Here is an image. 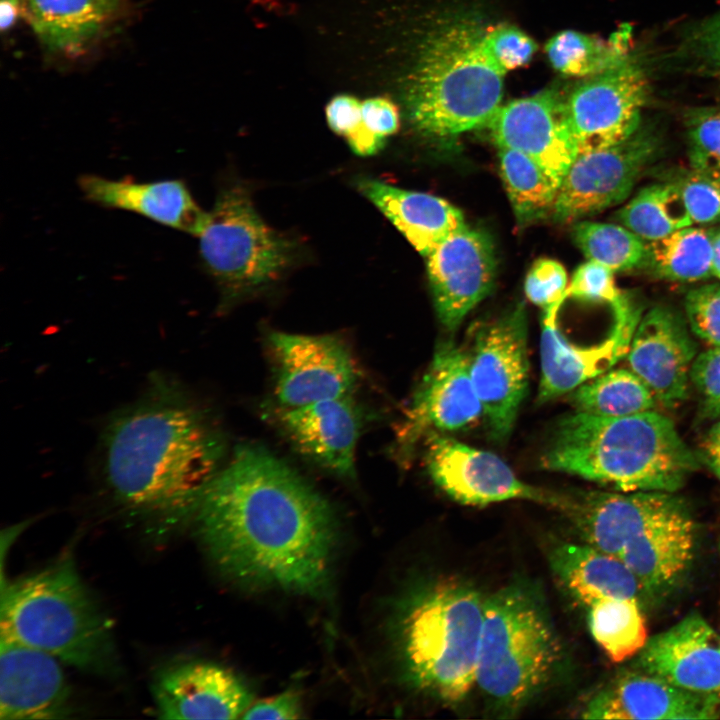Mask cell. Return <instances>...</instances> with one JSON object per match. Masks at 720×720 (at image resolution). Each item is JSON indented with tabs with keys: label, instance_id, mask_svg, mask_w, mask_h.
Returning <instances> with one entry per match:
<instances>
[{
	"label": "cell",
	"instance_id": "cell-1",
	"mask_svg": "<svg viewBox=\"0 0 720 720\" xmlns=\"http://www.w3.org/2000/svg\"><path fill=\"white\" fill-rule=\"evenodd\" d=\"M192 520L216 567L237 583L310 596L328 584L334 514L303 478L262 448L235 450Z\"/></svg>",
	"mask_w": 720,
	"mask_h": 720
},
{
	"label": "cell",
	"instance_id": "cell-2",
	"mask_svg": "<svg viewBox=\"0 0 720 720\" xmlns=\"http://www.w3.org/2000/svg\"><path fill=\"white\" fill-rule=\"evenodd\" d=\"M102 443V471L114 498L168 524L193 519L222 467L219 433L183 390L166 382L111 419Z\"/></svg>",
	"mask_w": 720,
	"mask_h": 720
},
{
	"label": "cell",
	"instance_id": "cell-3",
	"mask_svg": "<svg viewBox=\"0 0 720 720\" xmlns=\"http://www.w3.org/2000/svg\"><path fill=\"white\" fill-rule=\"evenodd\" d=\"M540 464L621 492L675 493L698 468L673 421L654 410L622 417L568 414L555 424Z\"/></svg>",
	"mask_w": 720,
	"mask_h": 720
},
{
	"label": "cell",
	"instance_id": "cell-4",
	"mask_svg": "<svg viewBox=\"0 0 720 720\" xmlns=\"http://www.w3.org/2000/svg\"><path fill=\"white\" fill-rule=\"evenodd\" d=\"M0 632L86 672L113 674L112 623L63 558L10 582L1 594Z\"/></svg>",
	"mask_w": 720,
	"mask_h": 720
},
{
	"label": "cell",
	"instance_id": "cell-5",
	"mask_svg": "<svg viewBox=\"0 0 720 720\" xmlns=\"http://www.w3.org/2000/svg\"><path fill=\"white\" fill-rule=\"evenodd\" d=\"M482 29L448 24L424 44L408 94L414 126L449 137L486 127L502 105V72L482 48Z\"/></svg>",
	"mask_w": 720,
	"mask_h": 720
},
{
	"label": "cell",
	"instance_id": "cell-6",
	"mask_svg": "<svg viewBox=\"0 0 720 720\" xmlns=\"http://www.w3.org/2000/svg\"><path fill=\"white\" fill-rule=\"evenodd\" d=\"M484 601L477 590L455 581L428 586L411 599L399 640L417 688L454 704L476 685Z\"/></svg>",
	"mask_w": 720,
	"mask_h": 720
},
{
	"label": "cell",
	"instance_id": "cell-7",
	"mask_svg": "<svg viewBox=\"0 0 720 720\" xmlns=\"http://www.w3.org/2000/svg\"><path fill=\"white\" fill-rule=\"evenodd\" d=\"M561 657L560 641L535 592L512 584L485 598L476 685L495 704L522 707L550 681Z\"/></svg>",
	"mask_w": 720,
	"mask_h": 720
},
{
	"label": "cell",
	"instance_id": "cell-8",
	"mask_svg": "<svg viewBox=\"0 0 720 720\" xmlns=\"http://www.w3.org/2000/svg\"><path fill=\"white\" fill-rule=\"evenodd\" d=\"M197 237L223 308L277 280L296 256L295 242L264 222L239 184L219 191Z\"/></svg>",
	"mask_w": 720,
	"mask_h": 720
},
{
	"label": "cell",
	"instance_id": "cell-9",
	"mask_svg": "<svg viewBox=\"0 0 720 720\" xmlns=\"http://www.w3.org/2000/svg\"><path fill=\"white\" fill-rule=\"evenodd\" d=\"M528 321L523 302L481 324L468 353L471 379L489 438L503 444L515 425L529 385Z\"/></svg>",
	"mask_w": 720,
	"mask_h": 720
},
{
	"label": "cell",
	"instance_id": "cell-10",
	"mask_svg": "<svg viewBox=\"0 0 720 720\" xmlns=\"http://www.w3.org/2000/svg\"><path fill=\"white\" fill-rule=\"evenodd\" d=\"M662 150L660 136L640 127L619 143L578 153L561 179L550 217L575 222L620 204Z\"/></svg>",
	"mask_w": 720,
	"mask_h": 720
},
{
	"label": "cell",
	"instance_id": "cell-11",
	"mask_svg": "<svg viewBox=\"0 0 720 720\" xmlns=\"http://www.w3.org/2000/svg\"><path fill=\"white\" fill-rule=\"evenodd\" d=\"M425 466L433 482L463 505H487L521 499L559 509L570 495L532 486L520 480L497 455L471 447L444 433L426 435Z\"/></svg>",
	"mask_w": 720,
	"mask_h": 720
},
{
	"label": "cell",
	"instance_id": "cell-12",
	"mask_svg": "<svg viewBox=\"0 0 720 720\" xmlns=\"http://www.w3.org/2000/svg\"><path fill=\"white\" fill-rule=\"evenodd\" d=\"M279 407L294 408L352 395L356 361L342 339L274 331L268 335Z\"/></svg>",
	"mask_w": 720,
	"mask_h": 720
},
{
	"label": "cell",
	"instance_id": "cell-13",
	"mask_svg": "<svg viewBox=\"0 0 720 720\" xmlns=\"http://www.w3.org/2000/svg\"><path fill=\"white\" fill-rule=\"evenodd\" d=\"M648 81L629 57L619 65L585 78L567 97L564 111L578 153L619 143L640 128Z\"/></svg>",
	"mask_w": 720,
	"mask_h": 720
},
{
	"label": "cell",
	"instance_id": "cell-14",
	"mask_svg": "<svg viewBox=\"0 0 720 720\" xmlns=\"http://www.w3.org/2000/svg\"><path fill=\"white\" fill-rule=\"evenodd\" d=\"M564 302L543 310L541 319V378L537 400L546 403L611 369L626 357L642 306L631 295L612 308L614 322L598 344L571 343L558 329L557 318Z\"/></svg>",
	"mask_w": 720,
	"mask_h": 720
},
{
	"label": "cell",
	"instance_id": "cell-15",
	"mask_svg": "<svg viewBox=\"0 0 720 720\" xmlns=\"http://www.w3.org/2000/svg\"><path fill=\"white\" fill-rule=\"evenodd\" d=\"M483 417L474 388L468 353L451 341L441 342L413 397L398 433V451L405 458L430 432L467 429Z\"/></svg>",
	"mask_w": 720,
	"mask_h": 720
},
{
	"label": "cell",
	"instance_id": "cell-16",
	"mask_svg": "<svg viewBox=\"0 0 720 720\" xmlns=\"http://www.w3.org/2000/svg\"><path fill=\"white\" fill-rule=\"evenodd\" d=\"M425 258L438 319L448 331H455L493 289L496 275L493 241L485 231L465 224Z\"/></svg>",
	"mask_w": 720,
	"mask_h": 720
},
{
	"label": "cell",
	"instance_id": "cell-17",
	"mask_svg": "<svg viewBox=\"0 0 720 720\" xmlns=\"http://www.w3.org/2000/svg\"><path fill=\"white\" fill-rule=\"evenodd\" d=\"M686 507L672 492L594 490L570 494L564 513L586 544L619 557L647 529Z\"/></svg>",
	"mask_w": 720,
	"mask_h": 720
},
{
	"label": "cell",
	"instance_id": "cell-18",
	"mask_svg": "<svg viewBox=\"0 0 720 720\" xmlns=\"http://www.w3.org/2000/svg\"><path fill=\"white\" fill-rule=\"evenodd\" d=\"M687 324L673 308L654 306L642 314L626 354L629 369L666 406L687 397L697 357Z\"/></svg>",
	"mask_w": 720,
	"mask_h": 720
},
{
	"label": "cell",
	"instance_id": "cell-19",
	"mask_svg": "<svg viewBox=\"0 0 720 720\" xmlns=\"http://www.w3.org/2000/svg\"><path fill=\"white\" fill-rule=\"evenodd\" d=\"M486 127L497 147L531 157L559 185L578 154L566 120L563 98L554 91H543L501 105Z\"/></svg>",
	"mask_w": 720,
	"mask_h": 720
},
{
	"label": "cell",
	"instance_id": "cell-20",
	"mask_svg": "<svg viewBox=\"0 0 720 720\" xmlns=\"http://www.w3.org/2000/svg\"><path fill=\"white\" fill-rule=\"evenodd\" d=\"M58 659L0 635V719H58L71 713V693Z\"/></svg>",
	"mask_w": 720,
	"mask_h": 720
},
{
	"label": "cell",
	"instance_id": "cell-21",
	"mask_svg": "<svg viewBox=\"0 0 720 720\" xmlns=\"http://www.w3.org/2000/svg\"><path fill=\"white\" fill-rule=\"evenodd\" d=\"M642 671L693 693L720 697V634L699 614L648 639Z\"/></svg>",
	"mask_w": 720,
	"mask_h": 720
},
{
	"label": "cell",
	"instance_id": "cell-22",
	"mask_svg": "<svg viewBox=\"0 0 720 720\" xmlns=\"http://www.w3.org/2000/svg\"><path fill=\"white\" fill-rule=\"evenodd\" d=\"M153 695L162 719H237L252 703L232 672L200 661L162 670L154 680Z\"/></svg>",
	"mask_w": 720,
	"mask_h": 720
},
{
	"label": "cell",
	"instance_id": "cell-23",
	"mask_svg": "<svg viewBox=\"0 0 720 720\" xmlns=\"http://www.w3.org/2000/svg\"><path fill=\"white\" fill-rule=\"evenodd\" d=\"M275 417L306 458L339 477L355 475L360 415L352 395L294 408L278 407Z\"/></svg>",
	"mask_w": 720,
	"mask_h": 720
},
{
	"label": "cell",
	"instance_id": "cell-24",
	"mask_svg": "<svg viewBox=\"0 0 720 720\" xmlns=\"http://www.w3.org/2000/svg\"><path fill=\"white\" fill-rule=\"evenodd\" d=\"M586 719H714L720 697L680 689L646 673H626L600 690L583 711Z\"/></svg>",
	"mask_w": 720,
	"mask_h": 720
},
{
	"label": "cell",
	"instance_id": "cell-25",
	"mask_svg": "<svg viewBox=\"0 0 720 720\" xmlns=\"http://www.w3.org/2000/svg\"><path fill=\"white\" fill-rule=\"evenodd\" d=\"M78 184L85 198L102 207L134 212L167 227L199 234L206 212L179 179L137 182L82 175Z\"/></svg>",
	"mask_w": 720,
	"mask_h": 720
},
{
	"label": "cell",
	"instance_id": "cell-26",
	"mask_svg": "<svg viewBox=\"0 0 720 720\" xmlns=\"http://www.w3.org/2000/svg\"><path fill=\"white\" fill-rule=\"evenodd\" d=\"M356 186L424 257L466 224L461 210L438 196L373 178H360Z\"/></svg>",
	"mask_w": 720,
	"mask_h": 720
},
{
	"label": "cell",
	"instance_id": "cell-27",
	"mask_svg": "<svg viewBox=\"0 0 720 720\" xmlns=\"http://www.w3.org/2000/svg\"><path fill=\"white\" fill-rule=\"evenodd\" d=\"M695 536V521L686 507L647 529L619 557L635 575L643 592H665L690 566Z\"/></svg>",
	"mask_w": 720,
	"mask_h": 720
},
{
	"label": "cell",
	"instance_id": "cell-28",
	"mask_svg": "<svg viewBox=\"0 0 720 720\" xmlns=\"http://www.w3.org/2000/svg\"><path fill=\"white\" fill-rule=\"evenodd\" d=\"M555 575L581 602L637 599L643 592L637 578L618 556L583 544L562 543L550 552Z\"/></svg>",
	"mask_w": 720,
	"mask_h": 720
},
{
	"label": "cell",
	"instance_id": "cell-29",
	"mask_svg": "<svg viewBox=\"0 0 720 720\" xmlns=\"http://www.w3.org/2000/svg\"><path fill=\"white\" fill-rule=\"evenodd\" d=\"M20 13L48 47L73 52L107 23L115 0H20Z\"/></svg>",
	"mask_w": 720,
	"mask_h": 720
},
{
	"label": "cell",
	"instance_id": "cell-30",
	"mask_svg": "<svg viewBox=\"0 0 720 720\" xmlns=\"http://www.w3.org/2000/svg\"><path fill=\"white\" fill-rule=\"evenodd\" d=\"M714 233L687 226L647 244L643 266L658 278L691 283L712 276Z\"/></svg>",
	"mask_w": 720,
	"mask_h": 720
},
{
	"label": "cell",
	"instance_id": "cell-31",
	"mask_svg": "<svg viewBox=\"0 0 720 720\" xmlns=\"http://www.w3.org/2000/svg\"><path fill=\"white\" fill-rule=\"evenodd\" d=\"M498 148L500 174L520 225H528L550 216L559 183L526 154Z\"/></svg>",
	"mask_w": 720,
	"mask_h": 720
},
{
	"label": "cell",
	"instance_id": "cell-32",
	"mask_svg": "<svg viewBox=\"0 0 720 720\" xmlns=\"http://www.w3.org/2000/svg\"><path fill=\"white\" fill-rule=\"evenodd\" d=\"M615 219L646 242L693 224L682 193L664 179L641 188L616 212Z\"/></svg>",
	"mask_w": 720,
	"mask_h": 720
},
{
	"label": "cell",
	"instance_id": "cell-33",
	"mask_svg": "<svg viewBox=\"0 0 720 720\" xmlns=\"http://www.w3.org/2000/svg\"><path fill=\"white\" fill-rule=\"evenodd\" d=\"M576 411L604 417H622L653 409L655 398L630 369H609L574 389Z\"/></svg>",
	"mask_w": 720,
	"mask_h": 720
},
{
	"label": "cell",
	"instance_id": "cell-34",
	"mask_svg": "<svg viewBox=\"0 0 720 720\" xmlns=\"http://www.w3.org/2000/svg\"><path fill=\"white\" fill-rule=\"evenodd\" d=\"M628 32H618L606 41L577 31H562L548 41L546 53L552 66L562 74L588 78L628 58Z\"/></svg>",
	"mask_w": 720,
	"mask_h": 720
},
{
	"label": "cell",
	"instance_id": "cell-35",
	"mask_svg": "<svg viewBox=\"0 0 720 720\" xmlns=\"http://www.w3.org/2000/svg\"><path fill=\"white\" fill-rule=\"evenodd\" d=\"M588 607L590 632L612 661H625L646 645L647 628L637 599H605Z\"/></svg>",
	"mask_w": 720,
	"mask_h": 720
},
{
	"label": "cell",
	"instance_id": "cell-36",
	"mask_svg": "<svg viewBox=\"0 0 720 720\" xmlns=\"http://www.w3.org/2000/svg\"><path fill=\"white\" fill-rule=\"evenodd\" d=\"M572 238L587 260L614 272L639 268L646 258L648 242L623 225L582 219L573 225Z\"/></svg>",
	"mask_w": 720,
	"mask_h": 720
},
{
	"label": "cell",
	"instance_id": "cell-37",
	"mask_svg": "<svg viewBox=\"0 0 720 720\" xmlns=\"http://www.w3.org/2000/svg\"><path fill=\"white\" fill-rule=\"evenodd\" d=\"M662 178L678 187L693 223L720 220V170L680 168L666 172Z\"/></svg>",
	"mask_w": 720,
	"mask_h": 720
},
{
	"label": "cell",
	"instance_id": "cell-38",
	"mask_svg": "<svg viewBox=\"0 0 720 720\" xmlns=\"http://www.w3.org/2000/svg\"><path fill=\"white\" fill-rule=\"evenodd\" d=\"M683 120L690 167L720 170V105L689 108Z\"/></svg>",
	"mask_w": 720,
	"mask_h": 720
},
{
	"label": "cell",
	"instance_id": "cell-39",
	"mask_svg": "<svg viewBox=\"0 0 720 720\" xmlns=\"http://www.w3.org/2000/svg\"><path fill=\"white\" fill-rule=\"evenodd\" d=\"M481 44L489 59L505 74L527 64L537 49L531 37L506 24L483 30Z\"/></svg>",
	"mask_w": 720,
	"mask_h": 720
},
{
	"label": "cell",
	"instance_id": "cell-40",
	"mask_svg": "<svg viewBox=\"0 0 720 720\" xmlns=\"http://www.w3.org/2000/svg\"><path fill=\"white\" fill-rule=\"evenodd\" d=\"M615 282L614 271L592 260L577 267L566 291V297L584 302L607 303L612 308L626 297Z\"/></svg>",
	"mask_w": 720,
	"mask_h": 720
},
{
	"label": "cell",
	"instance_id": "cell-41",
	"mask_svg": "<svg viewBox=\"0 0 720 720\" xmlns=\"http://www.w3.org/2000/svg\"><path fill=\"white\" fill-rule=\"evenodd\" d=\"M684 307L690 330L713 347H720V283L691 289Z\"/></svg>",
	"mask_w": 720,
	"mask_h": 720
},
{
	"label": "cell",
	"instance_id": "cell-42",
	"mask_svg": "<svg viewBox=\"0 0 720 720\" xmlns=\"http://www.w3.org/2000/svg\"><path fill=\"white\" fill-rule=\"evenodd\" d=\"M568 284L566 269L560 262L540 258L526 275L524 291L530 302L544 310L567 299Z\"/></svg>",
	"mask_w": 720,
	"mask_h": 720
},
{
	"label": "cell",
	"instance_id": "cell-43",
	"mask_svg": "<svg viewBox=\"0 0 720 720\" xmlns=\"http://www.w3.org/2000/svg\"><path fill=\"white\" fill-rule=\"evenodd\" d=\"M690 378L701 395L705 410L720 416V347H712L697 355Z\"/></svg>",
	"mask_w": 720,
	"mask_h": 720
},
{
	"label": "cell",
	"instance_id": "cell-44",
	"mask_svg": "<svg viewBox=\"0 0 720 720\" xmlns=\"http://www.w3.org/2000/svg\"><path fill=\"white\" fill-rule=\"evenodd\" d=\"M363 126L375 136L385 140L399 128V111L387 98L373 97L362 102Z\"/></svg>",
	"mask_w": 720,
	"mask_h": 720
},
{
	"label": "cell",
	"instance_id": "cell-45",
	"mask_svg": "<svg viewBox=\"0 0 720 720\" xmlns=\"http://www.w3.org/2000/svg\"><path fill=\"white\" fill-rule=\"evenodd\" d=\"M302 716L300 696L286 690L276 696L251 703L242 719H297Z\"/></svg>",
	"mask_w": 720,
	"mask_h": 720
},
{
	"label": "cell",
	"instance_id": "cell-46",
	"mask_svg": "<svg viewBox=\"0 0 720 720\" xmlns=\"http://www.w3.org/2000/svg\"><path fill=\"white\" fill-rule=\"evenodd\" d=\"M362 103L351 95H338L326 107L329 127L338 135L348 139L362 126Z\"/></svg>",
	"mask_w": 720,
	"mask_h": 720
},
{
	"label": "cell",
	"instance_id": "cell-47",
	"mask_svg": "<svg viewBox=\"0 0 720 720\" xmlns=\"http://www.w3.org/2000/svg\"><path fill=\"white\" fill-rule=\"evenodd\" d=\"M697 40L704 56L720 72V13L702 25Z\"/></svg>",
	"mask_w": 720,
	"mask_h": 720
},
{
	"label": "cell",
	"instance_id": "cell-48",
	"mask_svg": "<svg viewBox=\"0 0 720 720\" xmlns=\"http://www.w3.org/2000/svg\"><path fill=\"white\" fill-rule=\"evenodd\" d=\"M0 8L1 28L6 30L14 23L18 12H20L19 2L1 0Z\"/></svg>",
	"mask_w": 720,
	"mask_h": 720
},
{
	"label": "cell",
	"instance_id": "cell-49",
	"mask_svg": "<svg viewBox=\"0 0 720 720\" xmlns=\"http://www.w3.org/2000/svg\"><path fill=\"white\" fill-rule=\"evenodd\" d=\"M702 456L711 471L720 480V454L708 442H705Z\"/></svg>",
	"mask_w": 720,
	"mask_h": 720
},
{
	"label": "cell",
	"instance_id": "cell-50",
	"mask_svg": "<svg viewBox=\"0 0 720 720\" xmlns=\"http://www.w3.org/2000/svg\"><path fill=\"white\" fill-rule=\"evenodd\" d=\"M711 271L712 276L720 279V231L713 235Z\"/></svg>",
	"mask_w": 720,
	"mask_h": 720
},
{
	"label": "cell",
	"instance_id": "cell-51",
	"mask_svg": "<svg viewBox=\"0 0 720 720\" xmlns=\"http://www.w3.org/2000/svg\"><path fill=\"white\" fill-rule=\"evenodd\" d=\"M707 440L720 444V421L711 427Z\"/></svg>",
	"mask_w": 720,
	"mask_h": 720
},
{
	"label": "cell",
	"instance_id": "cell-52",
	"mask_svg": "<svg viewBox=\"0 0 720 720\" xmlns=\"http://www.w3.org/2000/svg\"><path fill=\"white\" fill-rule=\"evenodd\" d=\"M11 1H14V2H19L20 0H11Z\"/></svg>",
	"mask_w": 720,
	"mask_h": 720
}]
</instances>
